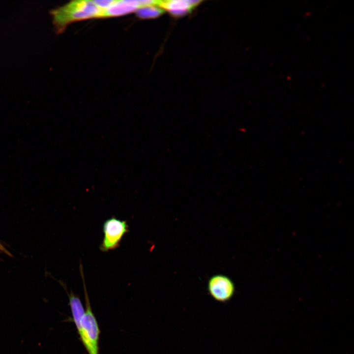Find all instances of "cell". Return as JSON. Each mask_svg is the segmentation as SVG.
<instances>
[{
	"label": "cell",
	"instance_id": "6da1fadb",
	"mask_svg": "<svg viewBox=\"0 0 354 354\" xmlns=\"http://www.w3.org/2000/svg\"><path fill=\"white\" fill-rule=\"evenodd\" d=\"M80 271L84 286L86 307L85 310L79 296L72 291L67 293L72 318L82 343L88 354H99L100 331L90 304L82 263L80 264Z\"/></svg>",
	"mask_w": 354,
	"mask_h": 354
},
{
	"label": "cell",
	"instance_id": "ba28073f",
	"mask_svg": "<svg viewBox=\"0 0 354 354\" xmlns=\"http://www.w3.org/2000/svg\"><path fill=\"white\" fill-rule=\"evenodd\" d=\"M95 4L103 11L110 7L115 0H93Z\"/></svg>",
	"mask_w": 354,
	"mask_h": 354
},
{
	"label": "cell",
	"instance_id": "9c48e42d",
	"mask_svg": "<svg viewBox=\"0 0 354 354\" xmlns=\"http://www.w3.org/2000/svg\"><path fill=\"white\" fill-rule=\"evenodd\" d=\"M0 251L8 256L12 257V254L2 244L0 241Z\"/></svg>",
	"mask_w": 354,
	"mask_h": 354
},
{
	"label": "cell",
	"instance_id": "7a4b0ae2",
	"mask_svg": "<svg viewBox=\"0 0 354 354\" xmlns=\"http://www.w3.org/2000/svg\"><path fill=\"white\" fill-rule=\"evenodd\" d=\"M103 11L93 0H73L51 11L54 24L59 32L72 23L100 18Z\"/></svg>",
	"mask_w": 354,
	"mask_h": 354
},
{
	"label": "cell",
	"instance_id": "3957f363",
	"mask_svg": "<svg viewBox=\"0 0 354 354\" xmlns=\"http://www.w3.org/2000/svg\"><path fill=\"white\" fill-rule=\"evenodd\" d=\"M126 220H121L112 216L107 219L103 225V238L99 248L106 252L115 250L120 246L123 236L129 232Z\"/></svg>",
	"mask_w": 354,
	"mask_h": 354
},
{
	"label": "cell",
	"instance_id": "5b68a950",
	"mask_svg": "<svg viewBox=\"0 0 354 354\" xmlns=\"http://www.w3.org/2000/svg\"><path fill=\"white\" fill-rule=\"evenodd\" d=\"M154 4V0H115L110 7L102 12L101 18L122 16L135 12L140 7Z\"/></svg>",
	"mask_w": 354,
	"mask_h": 354
},
{
	"label": "cell",
	"instance_id": "8992f818",
	"mask_svg": "<svg viewBox=\"0 0 354 354\" xmlns=\"http://www.w3.org/2000/svg\"><path fill=\"white\" fill-rule=\"evenodd\" d=\"M201 2L200 0H159V6L173 16L179 17L191 12Z\"/></svg>",
	"mask_w": 354,
	"mask_h": 354
},
{
	"label": "cell",
	"instance_id": "277c9868",
	"mask_svg": "<svg viewBox=\"0 0 354 354\" xmlns=\"http://www.w3.org/2000/svg\"><path fill=\"white\" fill-rule=\"evenodd\" d=\"M208 292L213 299L220 302H226L233 296L235 286L227 276L216 274L210 278L207 283Z\"/></svg>",
	"mask_w": 354,
	"mask_h": 354
},
{
	"label": "cell",
	"instance_id": "52a82bcc",
	"mask_svg": "<svg viewBox=\"0 0 354 354\" xmlns=\"http://www.w3.org/2000/svg\"><path fill=\"white\" fill-rule=\"evenodd\" d=\"M137 15L143 19L156 18L163 13L164 10L155 5L143 6L136 11Z\"/></svg>",
	"mask_w": 354,
	"mask_h": 354
}]
</instances>
